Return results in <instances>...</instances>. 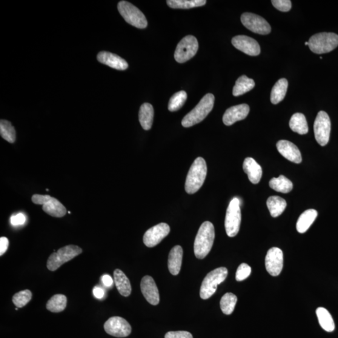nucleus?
<instances>
[{"label": "nucleus", "instance_id": "nucleus-26", "mask_svg": "<svg viewBox=\"0 0 338 338\" xmlns=\"http://www.w3.org/2000/svg\"><path fill=\"white\" fill-rule=\"evenodd\" d=\"M288 87V80L281 79L274 85L271 90V101L274 105L279 104L285 99Z\"/></svg>", "mask_w": 338, "mask_h": 338}, {"label": "nucleus", "instance_id": "nucleus-12", "mask_svg": "<svg viewBox=\"0 0 338 338\" xmlns=\"http://www.w3.org/2000/svg\"><path fill=\"white\" fill-rule=\"evenodd\" d=\"M240 20L243 25L252 32L260 35H268L271 32V28L269 23L262 17L256 14L243 13Z\"/></svg>", "mask_w": 338, "mask_h": 338}, {"label": "nucleus", "instance_id": "nucleus-17", "mask_svg": "<svg viewBox=\"0 0 338 338\" xmlns=\"http://www.w3.org/2000/svg\"><path fill=\"white\" fill-rule=\"evenodd\" d=\"M140 288L147 302L154 306L158 305L160 302L159 289L153 277L149 276L143 277L140 283Z\"/></svg>", "mask_w": 338, "mask_h": 338}, {"label": "nucleus", "instance_id": "nucleus-38", "mask_svg": "<svg viewBox=\"0 0 338 338\" xmlns=\"http://www.w3.org/2000/svg\"><path fill=\"white\" fill-rule=\"evenodd\" d=\"M251 268L247 264L242 263L237 268L236 274V279L237 281H242L250 276Z\"/></svg>", "mask_w": 338, "mask_h": 338}, {"label": "nucleus", "instance_id": "nucleus-33", "mask_svg": "<svg viewBox=\"0 0 338 338\" xmlns=\"http://www.w3.org/2000/svg\"><path fill=\"white\" fill-rule=\"evenodd\" d=\"M67 298L64 294H55L48 301L47 309L52 313H60L65 310Z\"/></svg>", "mask_w": 338, "mask_h": 338}, {"label": "nucleus", "instance_id": "nucleus-16", "mask_svg": "<svg viewBox=\"0 0 338 338\" xmlns=\"http://www.w3.org/2000/svg\"><path fill=\"white\" fill-rule=\"evenodd\" d=\"M232 44L237 50L250 56L259 55L260 52V46L253 39L248 36L238 35L232 39Z\"/></svg>", "mask_w": 338, "mask_h": 338}, {"label": "nucleus", "instance_id": "nucleus-29", "mask_svg": "<svg viewBox=\"0 0 338 338\" xmlns=\"http://www.w3.org/2000/svg\"><path fill=\"white\" fill-rule=\"evenodd\" d=\"M286 205V200L279 196H271L267 200L268 208L273 217L280 216L285 211Z\"/></svg>", "mask_w": 338, "mask_h": 338}, {"label": "nucleus", "instance_id": "nucleus-27", "mask_svg": "<svg viewBox=\"0 0 338 338\" xmlns=\"http://www.w3.org/2000/svg\"><path fill=\"white\" fill-rule=\"evenodd\" d=\"M291 129L300 135H305L308 133L309 128L307 120L303 114H294L289 121Z\"/></svg>", "mask_w": 338, "mask_h": 338}, {"label": "nucleus", "instance_id": "nucleus-36", "mask_svg": "<svg viewBox=\"0 0 338 338\" xmlns=\"http://www.w3.org/2000/svg\"><path fill=\"white\" fill-rule=\"evenodd\" d=\"M187 93L185 91H180L171 97L169 100L168 109L171 111L179 110L184 105L187 100Z\"/></svg>", "mask_w": 338, "mask_h": 338}, {"label": "nucleus", "instance_id": "nucleus-31", "mask_svg": "<svg viewBox=\"0 0 338 338\" xmlns=\"http://www.w3.org/2000/svg\"><path fill=\"white\" fill-rule=\"evenodd\" d=\"M269 186L273 190L284 194L290 193L293 188V184L291 180L283 175L277 178L274 177L269 182Z\"/></svg>", "mask_w": 338, "mask_h": 338}, {"label": "nucleus", "instance_id": "nucleus-15", "mask_svg": "<svg viewBox=\"0 0 338 338\" xmlns=\"http://www.w3.org/2000/svg\"><path fill=\"white\" fill-rule=\"evenodd\" d=\"M170 230V227L167 224L160 223L146 232L143 237V241L147 247L153 248L168 236Z\"/></svg>", "mask_w": 338, "mask_h": 338}, {"label": "nucleus", "instance_id": "nucleus-18", "mask_svg": "<svg viewBox=\"0 0 338 338\" xmlns=\"http://www.w3.org/2000/svg\"><path fill=\"white\" fill-rule=\"evenodd\" d=\"M277 151L286 159L296 164L302 162V154L299 148L293 143L286 140H279L276 144Z\"/></svg>", "mask_w": 338, "mask_h": 338}, {"label": "nucleus", "instance_id": "nucleus-35", "mask_svg": "<svg viewBox=\"0 0 338 338\" xmlns=\"http://www.w3.org/2000/svg\"><path fill=\"white\" fill-rule=\"evenodd\" d=\"M0 135L3 139L13 144L16 140V131L11 122L6 120L0 121Z\"/></svg>", "mask_w": 338, "mask_h": 338}, {"label": "nucleus", "instance_id": "nucleus-1", "mask_svg": "<svg viewBox=\"0 0 338 338\" xmlns=\"http://www.w3.org/2000/svg\"><path fill=\"white\" fill-rule=\"evenodd\" d=\"M214 238V225L211 222H204L200 226L194 242V253L197 259H204L210 253Z\"/></svg>", "mask_w": 338, "mask_h": 338}, {"label": "nucleus", "instance_id": "nucleus-3", "mask_svg": "<svg viewBox=\"0 0 338 338\" xmlns=\"http://www.w3.org/2000/svg\"><path fill=\"white\" fill-rule=\"evenodd\" d=\"M215 97L211 93L206 94L200 100L199 104L194 109L188 113L182 120V125L185 128L199 124L204 120L211 110H213L214 104Z\"/></svg>", "mask_w": 338, "mask_h": 338}, {"label": "nucleus", "instance_id": "nucleus-19", "mask_svg": "<svg viewBox=\"0 0 338 338\" xmlns=\"http://www.w3.org/2000/svg\"><path fill=\"white\" fill-rule=\"evenodd\" d=\"M250 108L247 104H240L229 108L223 116V122L226 125L230 126L237 121L244 120L247 117Z\"/></svg>", "mask_w": 338, "mask_h": 338}, {"label": "nucleus", "instance_id": "nucleus-41", "mask_svg": "<svg viewBox=\"0 0 338 338\" xmlns=\"http://www.w3.org/2000/svg\"><path fill=\"white\" fill-rule=\"evenodd\" d=\"M26 217L24 214L19 213L11 217V223L13 226H20L25 224Z\"/></svg>", "mask_w": 338, "mask_h": 338}, {"label": "nucleus", "instance_id": "nucleus-20", "mask_svg": "<svg viewBox=\"0 0 338 338\" xmlns=\"http://www.w3.org/2000/svg\"><path fill=\"white\" fill-rule=\"evenodd\" d=\"M97 60L102 64L119 70H125L128 67L127 62L121 57L108 51H100Z\"/></svg>", "mask_w": 338, "mask_h": 338}, {"label": "nucleus", "instance_id": "nucleus-13", "mask_svg": "<svg viewBox=\"0 0 338 338\" xmlns=\"http://www.w3.org/2000/svg\"><path fill=\"white\" fill-rule=\"evenodd\" d=\"M104 329L106 333L117 337L129 336L132 331L130 324L121 317H111L105 322Z\"/></svg>", "mask_w": 338, "mask_h": 338}, {"label": "nucleus", "instance_id": "nucleus-4", "mask_svg": "<svg viewBox=\"0 0 338 338\" xmlns=\"http://www.w3.org/2000/svg\"><path fill=\"white\" fill-rule=\"evenodd\" d=\"M228 274V269L224 267L217 268L208 273L200 287V297L202 299L210 298L216 293L217 286L224 281Z\"/></svg>", "mask_w": 338, "mask_h": 338}, {"label": "nucleus", "instance_id": "nucleus-28", "mask_svg": "<svg viewBox=\"0 0 338 338\" xmlns=\"http://www.w3.org/2000/svg\"><path fill=\"white\" fill-rule=\"evenodd\" d=\"M316 315L322 328L327 332H333L335 325L333 317L329 312L325 308L320 307L316 309Z\"/></svg>", "mask_w": 338, "mask_h": 338}, {"label": "nucleus", "instance_id": "nucleus-22", "mask_svg": "<svg viewBox=\"0 0 338 338\" xmlns=\"http://www.w3.org/2000/svg\"><path fill=\"white\" fill-rule=\"evenodd\" d=\"M183 258V249L181 246H176L171 249L168 255V268L170 273L177 276L181 269Z\"/></svg>", "mask_w": 338, "mask_h": 338}, {"label": "nucleus", "instance_id": "nucleus-10", "mask_svg": "<svg viewBox=\"0 0 338 338\" xmlns=\"http://www.w3.org/2000/svg\"><path fill=\"white\" fill-rule=\"evenodd\" d=\"M199 48V43L196 37L188 35L183 38L175 51V60L180 64L187 62L196 55Z\"/></svg>", "mask_w": 338, "mask_h": 338}, {"label": "nucleus", "instance_id": "nucleus-37", "mask_svg": "<svg viewBox=\"0 0 338 338\" xmlns=\"http://www.w3.org/2000/svg\"><path fill=\"white\" fill-rule=\"evenodd\" d=\"M31 298H32V293L28 289H26L14 295L12 301L16 307L21 308L27 305Z\"/></svg>", "mask_w": 338, "mask_h": 338}, {"label": "nucleus", "instance_id": "nucleus-21", "mask_svg": "<svg viewBox=\"0 0 338 338\" xmlns=\"http://www.w3.org/2000/svg\"><path fill=\"white\" fill-rule=\"evenodd\" d=\"M243 170L247 174L249 180L254 184H258L261 179L262 171L260 165L251 157L245 159Z\"/></svg>", "mask_w": 338, "mask_h": 338}, {"label": "nucleus", "instance_id": "nucleus-8", "mask_svg": "<svg viewBox=\"0 0 338 338\" xmlns=\"http://www.w3.org/2000/svg\"><path fill=\"white\" fill-rule=\"evenodd\" d=\"M240 200L237 197L229 204L225 218V229L229 237H233L238 234L241 222Z\"/></svg>", "mask_w": 338, "mask_h": 338}, {"label": "nucleus", "instance_id": "nucleus-14", "mask_svg": "<svg viewBox=\"0 0 338 338\" xmlns=\"http://www.w3.org/2000/svg\"><path fill=\"white\" fill-rule=\"evenodd\" d=\"M283 253L278 248L269 249L265 259L266 270L273 276H277L281 273L283 268Z\"/></svg>", "mask_w": 338, "mask_h": 338}, {"label": "nucleus", "instance_id": "nucleus-7", "mask_svg": "<svg viewBox=\"0 0 338 338\" xmlns=\"http://www.w3.org/2000/svg\"><path fill=\"white\" fill-rule=\"evenodd\" d=\"M118 10L128 24L140 29H144L147 27V20L144 13L130 3L126 1L120 2Z\"/></svg>", "mask_w": 338, "mask_h": 338}, {"label": "nucleus", "instance_id": "nucleus-30", "mask_svg": "<svg viewBox=\"0 0 338 338\" xmlns=\"http://www.w3.org/2000/svg\"><path fill=\"white\" fill-rule=\"evenodd\" d=\"M255 87L254 80L249 79L247 76H242L237 80L233 88V94L235 97L242 96L253 89Z\"/></svg>", "mask_w": 338, "mask_h": 338}, {"label": "nucleus", "instance_id": "nucleus-11", "mask_svg": "<svg viewBox=\"0 0 338 338\" xmlns=\"http://www.w3.org/2000/svg\"><path fill=\"white\" fill-rule=\"evenodd\" d=\"M331 120L327 113L320 111L314 124L315 139L320 145H327L331 133Z\"/></svg>", "mask_w": 338, "mask_h": 338}, {"label": "nucleus", "instance_id": "nucleus-45", "mask_svg": "<svg viewBox=\"0 0 338 338\" xmlns=\"http://www.w3.org/2000/svg\"><path fill=\"white\" fill-rule=\"evenodd\" d=\"M305 45L308 46V45H309L308 42H305Z\"/></svg>", "mask_w": 338, "mask_h": 338}, {"label": "nucleus", "instance_id": "nucleus-40", "mask_svg": "<svg viewBox=\"0 0 338 338\" xmlns=\"http://www.w3.org/2000/svg\"><path fill=\"white\" fill-rule=\"evenodd\" d=\"M165 338H193V336L189 332L179 331L168 332Z\"/></svg>", "mask_w": 338, "mask_h": 338}, {"label": "nucleus", "instance_id": "nucleus-24", "mask_svg": "<svg viewBox=\"0 0 338 338\" xmlns=\"http://www.w3.org/2000/svg\"><path fill=\"white\" fill-rule=\"evenodd\" d=\"M317 216V212L314 209H308L301 215L296 224L297 232L301 234L306 233L313 224Z\"/></svg>", "mask_w": 338, "mask_h": 338}, {"label": "nucleus", "instance_id": "nucleus-6", "mask_svg": "<svg viewBox=\"0 0 338 338\" xmlns=\"http://www.w3.org/2000/svg\"><path fill=\"white\" fill-rule=\"evenodd\" d=\"M82 249L76 245H68L50 255L47 266L48 270L55 271L64 264L70 261L82 253Z\"/></svg>", "mask_w": 338, "mask_h": 338}, {"label": "nucleus", "instance_id": "nucleus-44", "mask_svg": "<svg viewBox=\"0 0 338 338\" xmlns=\"http://www.w3.org/2000/svg\"><path fill=\"white\" fill-rule=\"evenodd\" d=\"M93 293L97 299H102L104 296V291L99 287H95L93 289Z\"/></svg>", "mask_w": 338, "mask_h": 338}, {"label": "nucleus", "instance_id": "nucleus-25", "mask_svg": "<svg viewBox=\"0 0 338 338\" xmlns=\"http://www.w3.org/2000/svg\"><path fill=\"white\" fill-rule=\"evenodd\" d=\"M154 111L153 105L148 103H144L141 105L139 110V121L142 127L145 130H150L153 126Z\"/></svg>", "mask_w": 338, "mask_h": 338}, {"label": "nucleus", "instance_id": "nucleus-43", "mask_svg": "<svg viewBox=\"0 0 338 338\" xmlns=\"http://www.w3.org/2000/svg\"><path fill=\"white\" fill-rule=\"evenodd\" d=\"M102 280L103 284H104L105 286H107V287H110V286H112L114 284L112 277L108 274H105L104 276H103L102 277Z\"/></svg>", "mask_w": 338, "mask_h": 338}, {"label": "nucleus", "instance_id": "nucleus-42", "mask_svg": "<svg viewBox=\"0 0 338 338\" xmlns=\"http://www.w3.org/2000/svg\"><path fill=\"white\" fill-rule=\"evenodd\" d=\"M9 246V240L7 237H2L0 238V256H3L7 251Z\"/></svg>", "mask_w": 338, "mask_h": 338}, {"label": "nucleus", "instance_id": "nucleus-5", "mask_svg": "<svg viewBox=\"0 0 338 338\" xmlns=\"http://www.w3.org/2000/svg\"><path fill=\"white\" fill-rule=\"evenodd\" d=\"M308 46L313 53L323 54L330 52L338 46V35L334 33L315 34L309 39Z\"/></svg>", "mask_w": 338, "mask_h": 338}, {"label": "nucleus", "instance_id": "nucleus-23", "mask_svg": "<svg viewBox=\"0 0 338 338\" xmlns=\"http://www.w3.org/2000/svg\"><path fill=\"white\" fill-rule=\"evenodd\" d=\"M114 282L117 290L123 296L128 297L131 294L132 288L129 279L120 269H116L114 273Z\"/></svg>", "mask_w": 338, "mask_h": 338}, {"label": "nucleus", "instance_id": "nucleus-2", "mask_svg": "<svg viewBox=\"0 0 338 338\" xmlns=\"http://www.w3.org/2000/svg\"><path fill=\"white\" fill-rule=\"evenodd\" d=\"M207 165L205 160L198 157L191 165L185 180L186 193L193 194L197 193L202 187L207 176Z\"/></svg>", "mask_w": 338, "mask_h": 338}, {"label": "nucleus", "instance_id": "nucleus-9", "mask_svg": "<svg viewBox=\"0 0 338 338\" xmlns=\"http://www.w3.org/2000/svg\"><path fill=\"white\" fill-rule=\"evenodd\" d=\"M31 200L34 204L42 205L43 211L51 216L62 217L67 214L65 206L59 200L48 195L34 194Z\"/></svg>", "mask_w": 338, "mask_h": 338}, {"label": "nucleus", "instance_id": "nucleus-39", "mask_svg": "<svg viewBox=\"0 0 338 338\" xmlns=\"http://www.w3.org/2000/svg\"><path fill=\"white\" fill-rule=\"evenodd\" d=\"M271 2L277 10L283 12H288L291 9V2L289 0H273Z\"/></svg>", "mask_w": 338, "mask_h": 338}, {"label": "nucleus", "instance_id": "nucleus-32", "mask_svg": "<svg viewBox=\"0 0 338 338\" xmlns=\"http://www.w3.org/2000/svg\"><path fill=\"white\" fill-rule=\"evenodd\" d=\"M205 0H168L167 5L174 9H190L202 7L206 4Z\"/></svg>", "mask_w": 338, "mask_h": 338}, {"label": "nucleus", "instance_id": "nucleus-34", "mask_svg": "<svg viewBox=\"0 0 338 338\" xmlns=\"http://www.w3.org/2000/svg\"><path fill=\"white\" fill-rule=\"evenodd\" d=\"M237 302V297L236 295L231 293L225 294L220 302V309L222 313L226 315L233 313Z\"/></svg>", "mask_w": 338, "mask_h": 338}]
</instances>
